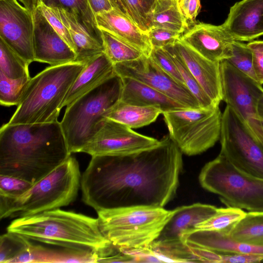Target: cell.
Wrapping results in <instances>:
<instances>
[{"mask_svg": "<svg viewBox=\"0 0 263 263\" xmlns=\"http://www.w3.org/2000/svg\"><path fill=\"white\" fill-rule=\"evenodd\" d=\"M110 1L115 9H117L129 17L127 11L121 0H110Z\"/></svg>", "mask_w": 263, "mask_h": 263, "instance_id": "c3c4849f", "label": "cell"}, {"mask_svg": "<svg viewBox=\"0 0 263 263\" xmlns=\"http://www.w3.org/2000/svg\"><path fill=\"white\" fill-rule=\"evenodd\" d=\"M262 141H263V139H262Z\"/></svg>", "mask_w": 263, "mask_h": 263, "instance_id": "816d5d0a", "label": "cell"}, {"mask_svg": "<svg viewBox=\"0 0 263 263\" xmlns=\"http://www.w3.org/2000/svg\"><path fill=\"white\" fill-rule=\"evenodd\" d=\"M33 13L34 61L50 66L75 62L76 53L53 29L39 6Z\"/></svg>", "mask_w": 263, "mask_h": 263, "instance_id": "2e32d148", "label": "cell"}, {"mask_svg": "<svg viewBox=\"0 0 263 263\" xmlns=\"http://www.w3.org/2000/svg\"><path fill=\"white\" fill-rule=\"evenodd\" d=\"M176 208V212L156 240L167 241L181 239L183 233L194 229L197 224L211 217L218 209L214 205L201 203Z\"/></svg>", "mask_w": 263, "mask_h": 263, "instance_id": "603a6c76", "label": "cell"}, {"mask_svg": "<svg viewBox=\"0 0 263 263\" xmlns=\"http://www.w3.org/2000/svg\"><path fill=\"white\" fill-rule=\"evenodd\" d=\"M162 113L163 111L159 107L133 105L119 99L106 111L104 117L130 128H137L155 122Z\"/></svg>", "mask_w": 263, "mask_h": 263, "instance_id": "d4e9b609", "label": "cell"}, {"mask_svg": "<svg viewBox=\"0 0 263 263\" xmlns=\"http://www.w3.org/2000/svg\"><path fill=\"white\" fill-rule=\"evenodd\" d=\"M119 248L122 252L131 256L134 262H161L151 247Z\"/></svg>", "mask_w": 263, "mask_h": 263, "instance_id": "7bdbcfd3", "label": "cell"}, {"mask_svg": "<svg viewBox=\"0 0 263 263\" xmlns=\"http://www.w3.org/2000/svg\"><path fill=\"white\" fill-rule=\"evenodd\" d=\"M52 9L67 27L74 44L77 55L75 62L86 63L104 52L102 43L88 32L74 14L63 9Z\"/></svg>", "mask_w": 263, "mask_h": 263, "instance_id": "cb8c5ba5", "label": "cell"}, {"mask_svg": "<svg viewBox=\"0 0 263 263\" xmlns=\"http://www.w3.org/2000/svg\"><path fill=\"white\" fill-rule=\"evenodd\" d=\"M185 242L222 253L263 255V246L236 241L226 233L217 231L190 229L181 236Z\"/></svg>", "mask_w": 263, "mask_h": 263, "instance_id": "44dd1931", "label": "cell"}, {"mask_svg": "<svg viewBox=\"0 0 263 263\" xmlns=\"http://www.w3.org/2000/svg\"><path fill=\"white\" fill-rule=\"evenodd\" d=\"M252 52L253 66L257 81L263 84V40L252 41L247 44Z\"/></svg>", "mask_w": 263, "mask_h": 263, "instance_id": "b9f144b4", "label": "cell"}, {"mask_svg": "<svg viewBox=\"0 0 263 263\" xmlns=\"http://www.w3.org/2000/svg\"><path fill=\"white\" fill-rule=\"evenodd\" d=\"M30 79H11L0 72L1 105L7 107L17 106Z\"/></svg>", "mask_w": 263, "mask_h": 263, "instance_id": "836d02e7", "label": "cell"}, {"mask_svg": "<svg viewBox=\"0 0 263 263\" xmlns=\"http://www.w3.org/2000/svg\"><path fill=\"white\" fill-rule=\"evenodd\" d=\"M151 248L161 262H199L189 246L182 240H156Z\"/></svg>", "mask_w": 263, "mask_h": 263, "instance_id": "f1b7e54d", "label": "cell"}, {"mask_svg": "<svg viewBox=\"0 0 263 263\" xmlns=\"http://www.w3.org/2000/svg\"><path fill=\"white\" fill-rule=\"evenodd\" d=\"M228 235L237 241L263 246V211L246 213Z\"/></svg>", "mask_w": 263, "mask_h": 263, "instance_id": "4316f807", "label": "cell"}, {"mask_svg": "<svg viewBox=\"0 0 263 263\" xmlns=\"http://www.w3.org/2000/svg\"><path fill=\"white\" fill-rule=\"evenodd\" d=\"M98 28L108 32L149 57L153 50L148 33L141 30L126 15L113 8L96 14Z\"/></svg>", "mask_w": 263, "mask_h": 263, "instance_id": "d6986e66", "label": "cell"}, {"mask_svg": "<svg viewBox=\"0 0 263 263\" xmlns=\"http://www.w3.org/2000/svg\"><path fill=\"white\" fill-rule=\"evenodd\" d=\"M105 118L99 130L81 152L96 155H128L158 146L161 140L137 133Z\"/></svg>", "mask_w": 263, "mask_h": 263, "instance_id": "8fae6325", "label": "cell"}, {"mask_svg": "<svg viewBox=\"0 0 263 263\" xmlns=\"http://www.w3.org/2000/svg\"><path fill=\"white\" fill-rule=\"evenodd\" d=\"M32 183L22 178L0 175V196L14 197L26 192Z\"/></svg>", "mask_w": 263, "mask_h": 263, "instance_id": "f35d334b", "label": "cell"}, {"mask_svg": "<svg viewBox=\"0 0 263 263\" xmlns=\"http://www.w3.org/2000/svg\"><path fill=\"white\" fill-rule=\"evenodd\" d=\"M149 58L175 81L185 86L177 67L166 48H153Z\"/></svg>", "mask_w": 263, "mask_h": 263, "instance_id": "74e56055", "label": "cell"}, {"mask_svg": "<svg viewBox=\"0 0 263 263\" xmlns=\"http://www.w3.org/2000/svg\"><path fill=\"white\" fill-rule=\"evenodd\" d=\"M25 7L33 12L40 5V0H18Z\"/></svg>", "mask_w": 263, "mask_h": 263, "instance_id": "7dc6e473", "label": "cell"}, {"mask_svg": "<svg viewBox=\"0 0 263 263\" xmlns=\"http://www.w3.org/2000/svg\"><path fill=\"white\" fill-rule=\"evenodd\" d=\"M182 153L169 135L156 147L128 155H96L83 173V201L99 211L133 206L163 207L174 197Z\"/></svg>", "mask_w": 263, "mask_h": 263, "instance_id": "6da1fadb", "label": "cell"}, {"mask_svg": "<svg viewBox=\"0 0 263 263\" xmlns=\"http://www.w3.org/2000/svg\"><path fill=\"white\" fill-rule=\"evenodd\" d=\"M222 101L250 126L258 118L257 108L263 87L227 60L220 62Z\"/></svg>", "mask_w": 263, "mask_h": 263, "instance_id": "7c38bea8", "label": "cell"}, {"mask_svg": "<svg viewBox=\"0 0 263 263\" xmlns=\"http://www.w3.org/2000/svg\"><path fill=\"white\" fill-rule=\"evenodd\" d=\"M32 240L19 234L8 232L0 237V262L12 263L24 253Z\"/></svg>", "mask_w": 263, "mask_h": 263, "instance_id": "e575fe53", "label": "cell"}, {"mask_svg": "<svg viewBox=\"0 0 263 263\" xmlns=\"http://www.w3.org/2000/svg\"><path fill=\"white\" fill-rule=\"evenodd\" d=\"M0 72L11 79L30 77V65L0 38Z\"/></svg>", "mask_w": 263, "mask_h": 263, "instance_id": "1f68e13d", "label": "cell"}, {"mask_svg": "<svg viewBox=\"0 0 263 263\" xmlns=\"http://www.w3.org/2000/svg\"><path fill=\"white\" fill-rule=\"evenodd\" d=\"M39 7L43 15L55 32L76 53L75 45L70 33L54 10L42 3L40 4Z\"/></svg>", "mask_w": 263, "mask_h": 263, "instance_id": "ab89813d", "label": "cell"}, {"mask_svg": "<svg viewBox=\"0 0 263 263\" xmlns=\"http://www.w3.org/2000/svg\"><path fill=\"white\" fill-rule=\"evenodd\" d=\"M199 181L227 206L263 211V179L239 170L220 154L204 165Z\"/></svg>", "mask_w": 263, "mask_h": 263, "instance_id": "ba28073f", "label": "cell"}, {"mask_svg": "<svg viewBox=\"0 0 263 263\" xmlns=\"http://www.w3.org/2000/svg\"><path fill=\"white\" fill-rule=\"evenodd\" d=\"M148 18L150 29L162 28L181 34L188 27L179 0H153Z\"/></svg>", "mask_w": 263, "mask_h": 263, "instance_id": "484cf974", "label": "cell"}, {"mask_svg": "<svg viewBox=\"0 0 263 263\" xmlns=\"http://www.w3.org/2000/svg\"><path fill=\"white\" fill-rule=\"evenodd\" d=\"M7 231L31 240L95 253L98 258L112 244L102 233L98 218L60 209L17 218Z\"/></svg>", "mask_w": 263, "mask_h": 263, "instance_id": "3957f363", "label": "cell"}, {"mask_svg": "<svg viewBox=\"0 0 263 263\" xmlns=\"http://www.w3.org/2000/svg\"><path fill=\"white\" fill-rule=\"evenodd\" d=\"M114 65L104 52L86 63L83 70L70 87L62 104L68 106L88 91L116 76Z\"/></svg>", "mask_w": 263, "mask_h": 263, "instance_id": "ffe728a7", "label": "cell"}, {"mask_svg": "<svg viewBox=\"0 0 263 263\" xmlns=\"http://www.w3.org/2000/svg\"><path fill=\"white\" fill-rule=\"evenodd\" d=\"M260 125L261 129V137L263 138V120L259 119Z\"/></svg>", "mask_w": 263, "mask_h": 263, "instance_id": "f907efd6", "label": "cell"}, {"mask_svg": "<svg viewBox=\"0 0 263 263\" xmlns=\"http://www.w3.org/2000/svg\"><path fill=\"white\" fill-rule=\"evenodd\" d=\"M179 3L186 21H194L200 9V0H179Z\"/></svg>", "mask_w": 263, "mask_h": 263, "instance_id": "f6af8a7d", "label": "cell"}, {"mask_svg": "<svg viewBox=\"0 0 263 263\" xmlns=\"http://www.w3.org/2000/svg\"><path fill=\"white\" fill-rule=\"evenodd\" d=\"M180 40L205 58L217 62L231 57L235 41L223 24L203 22L188 28L181 35Z\"/></svg>", "mask_w": 263, "mask_h": 263, "instance_id": "9a60e30c", "label": "cell"}, {"mask_svg": "<svg viewBox=\"0 0 263 263\" xmlns=\"http://www.w3.org/2000/svg\"><path fill=\"white\" fill-rule=\"evenodd\" d=\"M177 67L184 84L198 101L200 107H212L219 105L215 103L206 95L198 82L188 69L180 57L175 52L172 46L165 47Z\"/></svg>", "mask_w": 263, "mask_h": 263, "instance_id": "d6a6232c", "label": "cell"}, {"mask_svg": "<svg viewBox=\"0 0 263 263\" xmlns=\"http://www.w3.org/2000/svg\"><path fill=\"white\" fill-rule=\"evenodd\" d=\"M151 43L153 48H163L173 46L180 39L181 34L158 28H151L148 31Z\"/></svg>", "mask_w": 263, "mask_h": 263, "instance_id": "60d3db41", "label": "cell"}, {"mask_svg": "<svg viewBox=\"0 0 263 263\" xmlns=\"http://www.w3.org/2000/svg\"><path fill=\"white\" fill-rule=\"evenodd\" d=\"M86 63L50 66L31 78L17 108L7 123L34 124L58 121L62 104Z\"/></svg>", "mask_w": 263, "mask_h": 263, "instance_id": "277c9868", "label": "cell"}, {"mask_svg": "<svg viewBox=\"0 0 263 263\" xmlns=\"http://www.w3.org/2000/svg\"><path fill=\"white\" fill-rule=\"evenodd\" d=\"M163 207L139 205L97 212L101 231L114 245L149 247L176 212Z\"/></svg>", "mask_w": 263, "mask_h": 263, "instance_id": "8992f818", "label": "cell"}, {"mask_svg": "<svg viewBox=\"0 0 263 263\" xmlns=\"http://www.w3.org/2000/svg\"><path fill=\"white\" fill-rule=\"evenodd\" d=\"M171 46L206 95L219 105L222 101L220 62L205 58L180 39Z\"/></svg>", "mask_w": 263, "mask_h": 263, "instance_id": "e0dca14e", "label": "cell"}, {"mask_svg": "<svg viewBox=\"0 0 263 263\" xmlns=\"http://www.w3.org/2000/svg\"><path fill=\"white\" fill-rule=\"evenodd\" d=\"M120 77L138 80L180 103L186 107H200L194 96L186 86L181 84L164 72L149 57L114 65Z\"/></svg>", "mask_w": 263, "mask_h": 263, "instance_id": "4fadbf2b", "label": "cell"}, {"mask_svg": "<svg viewBox=\"0 0 263 263\" xmlns=\"http://www.w3.org/2000/svg\"><path fill=\"white\" fill-rule=\"evenodd\" d=\"M33 12L18 0H0V38L29 64L34 61Z\"/></svg>", "mask_w": 263, "mask_h": 263, "instance_id": "5bb4252c", "label": "cell"}, {"mask_svg": "<svg viewBox=\"0 0 263 263\" xmlns=\"http://www.w3.org/2000/svg\"><path fill=\"white\" fill-rule=\"evenodd\" d=\"M232 48V55L226 60L236 69L257 81L253 69L252 52L247 44L235 40Z\"/></svg>", "mask_w": 263, "mask_h": 263, "instance_id": "d590c367", "label": "cell"}, {"mask_svg": "<svg viewBox=\"0 0 263 263\" xmlns=\"http://www.w3.org/2000/svg\"><path fill=\"white\" fill-rule=\"evenodd\" d=\"M257 115L258 119L263 120V94L260 97L258 103Z\"/></svg>", "mask_w": 263, "mask_h": 263, "instance_id": "681fc988", "label": "cell"}, {"mask_svg": "<svg viewBox=\"0 0 263 263\" xmlns=\"http://www.w3.org/2000/svg\"><path fill=\"white\" fill-rule=\"evenodd\" d=\"M128 16L143 31L150 30L148 14L153 0H121Z\"/></svg>", "mask_w": 263, "mask_h": 263, "instance_id": "8d00e7d4", "label": "cell"}, {"mask_svg": "<svg viewBox=\"0 0 263 263\" xmlns=\"http://www.w3.org/2000/svg\"><path fill=\"white\" fill-rule=\"evenodd\" d=\"M119 100L128 104L142 106H157L164 111L186 108L180 103L156 89L132 78L120 77Z\"/></svg>", "mask_w": 263, "mask_h": 263, "instance_id": "7402d4cb", "label": "cell"}, {"mask_svg": "<svg viewBox=\"0 0 263 263\" xmlns=\"http://www.w3.org/2000/svg\"><path fill=\"white\" fill-rule=\"evenodd\" d=\"M71 156L60 122L3 125L0 175L33 184Z\"/></svg>", "mask_w": 263, "mask_h": 263, "instance_id": "7a4b0ae2", "label": "cell"}, {"mask_svg": "<svg viewBox=\"0 0 263 263\" xmlns=\"http://www.w3.org/2000/svg\"><path fill=\"white\" fill-rule=\"evenodd\" d=\"M121 86L116 75L66 107L60 123L71 154L81 152L99 130L106 111L119 99Z\"/></svg>", "mask_w": 263, "mask_h": 263, "instance_id": "52a82bcc", "label": "cell"}, {"mask_svg": "<svg viewBox=\"0 0 263 263\" xmlns=\"http://www.w3.org/2000/svg\"><path fill=\"white\" fill-rule=\"evenodd\" d=\"M169 136L182 154H200L219 140L222 113L219 105L186 107L162 113Z\"/></svg>", "mask_w": 263, "mask_h": 263, "instance_id": "9c48e42d", "label": "cell"}, {"mask_svg": "<svg viewBox=\"0 0 263 263\" xmlns=\"http://www.w3.org/2000/svg\"><path fill=\"white\" fill-rule=\"evenodd\" d=\"M221 253V263H255L263 260L258 254Z\"/></svg>", "mask_w": 263, "mask_h": 263, "instance_id": "ee69618b", "label": "cell"}, {"mask_svg": "<svg viewBox=\"0 0 263 263\" xmlns=\"http://www.w3.org/2000/svg\"><path fill=\"white\" fill-rule=\"evenodd\" d=\"M234 40L252 41L263 35V0H241L222 24Z\"/></svg>", "mask_w": 263, "mask_h": 263, "instance_id": "ac0fdd59", "label": "cell"}, {"mask_svg": "<svg viewBox=\"0 0 263 263\" xmlns=\"http://www.w3.org/2000/svg\"><path fill=\"white\" fill-rule=\"evenodd\" d=\"M81 176L77 160L70 156L20 196H0L1 219L32 216L71 204L78 196Z\"/></svg>", "mask_w": 263, "mask_h": 263, "instance_id": "5b68a950", "label": "cell"}, {"mask_svg": "<svg viewBox=\"0 0 263 263\" xmlns=\"http://www.w3.org/2000/svg\"><path fill=\"white\" fill-rule=\"evenodd\" d=\"M104 52L114 65L140 59L142 52L108 32L101 30Z\"/></svg>", "mask_w": 263, "mask_h": 263, "instance_id": "f546056e", "label": "cell"}, {"mask_svg": "<svg viewBox=\"0 0 263 263\" xmlns=\"http://www.w3.org/2000/svg\"><path fill=\"white\" fill-rule=\"evenodd\" d=\"M50 7L64 9L74 14L80 22L96 39L102 43L101 31L98 28L95 15L88 0H40Z\"/></svg>", "mask_w": 263, "mask_h": 263, "instance_id": "83f0119b", "label": "cell"}, {"mask_svg": "<svg viewBox=\"0 0 263 263\" xmlns=\"http://www.w3.org/2000/svg\"><path fill=\"white\" fill-rule=\"evenodd\" d=\"M246 214L243 210L234 207L218 208L208 219L197 224L194 229L217 231L228 234L234 226Z\"/></svg>", "mask_w": 263, "mask_h": 263, "instance_id": "4dcf8cb0", "label": "cell"}, {"mask_svg": "<svg viewBox=\"0 0 263 263\" xmlns=\"http://www.w3.org/2000/svg\"><path fill=\"white\" fill-rule=\"evenodd\" d=\"M91 10L96 14L115 8L110 0H88Z\"/></svg>", "mask_w": 263, "mask_h": 263, "instance_id": "bcb514c9", "label": "cell"}, {"mask_svg": "<svg viewBox=\"0 0 263 263\" xmlns=\"http://www.w3.org/2000/svg\"><path fill=\"white\" fill-rule=\"evenodd\" d=\"M219 141V154L239 170L263 179L262 138L227 105L222 113Z\"/></svg>", "mask_w": 263, "mask_h": 263, "instance_id": "30bf717a", "label": "cell"}]
</instances>
